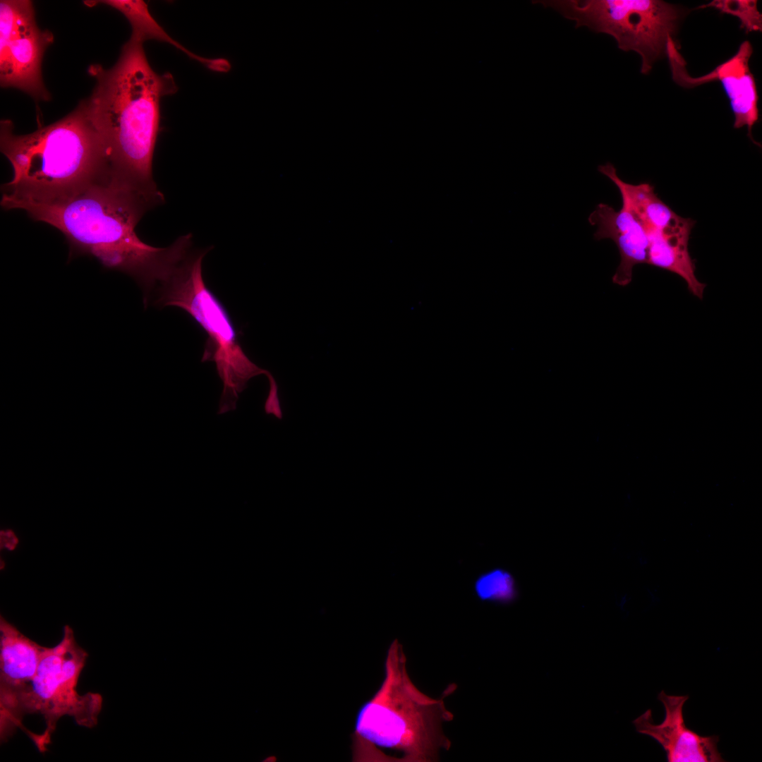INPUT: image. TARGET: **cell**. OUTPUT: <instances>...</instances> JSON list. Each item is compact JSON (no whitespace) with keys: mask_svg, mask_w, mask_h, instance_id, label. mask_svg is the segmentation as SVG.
<instances>
[{"mask_svg":"<svg viewBox=\"0 0 762 762\" xmlns=\"http://www.w3.org/2000/svg\"><path fill=\"white\" fill-rule=\"evenodd\" d=\"M87 658L77 643L73 631L66 625L61 641L48 648L40 662L30 693L24 707L25 715L40 714L44 720L42 733L33 742L44 753L51 743L60 718L68 715L80 726L92 728L98 723L103 699L98 693L78 694L76 687Z\"/></svg>","mask_w":762,"mask_h":762,"instance_id":"cell-7","label":"cell"},{"mask_svg":"<svg viewBox=\"0 0 762 762\" xmlns=\"http://www.w3.org/2000/svg\"><path fill=\"white\" fill-rule=\"evenodd\" d=\"M688 698L687 695H668L661 691L658 699L665 708L663 722L655 724L648 709L633 720L636 732L658 742L668 762L725 761L718 750V736H701L687 727L683 708Z\"/></svg>","mask_w":762,"mask_h":762,"instance_id":"cell-11","label":"cell"},{"mask_svg":"<svg viewBox=\"0 0 762 762\" xmlns=\"http://www.w3.org/2000/svg\"><path fill=\"white\" fill-rule=\"evenodd\" d=\"M83 3L89 7L104 4L121 12L131 24L132 33L130 39L133 40L143 44L150 40L164 42L174 46L205 66L210 63L209 59L195 54L173 39L152 17L147 4L143 1L92 0L84 1Z\"/></svg>","mask_w":762,"mask_h":762,"instance_id":"cell-15","label":"cell"},{"mask_svg":"<svg viewBox=\"0 0 762 762\" xmlns=\"http://www.w3.org/2000/svg\"><path fill=\"white\" fill-rule=\"evenodd\" d=\"M599 172L611 180L619 190L622 205L630 210L646 231H665L681 226L688 218L678 215L655 193L648 183L631 184L622 181L615 166L607 162L600 165Z\"/></svg>","mask_w":762,"mask_h":762,"instance_id":"cell-14","label":"cell"},{"mask_svg":"<svg viewBox=\"0 0 762 762\" xmlns=\"http://www.w3.org/2000/svg\"><path fill=\"white\" fill-rule=\"evenodd\" d=\"M575 23L595 32L607 34L622 51H634L641 59V73L647 75L653 64L667 54L682 11L660 0H537Z\"/></svg>","mask_w":762,"mask_h":762,"instance_id":"cell-6","label":"cell"},{"mask_svg":"<svg viewBox=\"0 0 762 762\" xmlns=\"http://www.w3.org/2000/svg\"><path fill=\"white\" fill-rule=\"evenodd\" d=\"M696 222L691 218L682 226L665 231H646L649 246L647 264L680 277L689 292L699 299L703 297L706 284L696 277L694 261L688 248Z\"/></svg>","mask_w":762,"mask_h":762,"instance_id":"cell-13","label":"cell"},{"mask_svg":"<svg viewBox=\"0 0 762 762\" xmlns=\"http://www.w3.org/2000/svg\"><path fill=\"white\" fill-rule=\"evenodd\" d=\"M713 7L721 13L737 17L741 28L746 32L761 31L762 15L757 8L756 0H714L709 4L699 6L698 8Z\"/></svg>","mask_w":762,"mask_h":762,"instance_id":"cell-17","label":"cell"},{"mask_svg":"<svg viewBox=\"0 0 762 762\" xmlns=\"http://www.w3.org/2000/svg\"><path fill=\"white\" fill-rule=\"evenodd\" d=\"M47 647L21 633L0 617V739L4 743L18 729L32 739L36 733L26 729L24 707L41 658Z\"/></svg>","mask_w":762,"mask_h":762,"instance_id":"cell-9","label":"cell"},{"mask_svg":"<svg viewBox=\"0 0 762 762\" xmlns=\"http://www.w3.org/2000/svg\"><path fill=\"white\" fill-rule=\"evenodd\" d=\"M54 35L37 25L29 0L0 1V83L30 95L35 101L51 98L42 78V62Z\"/></svg>","mask_w":762,"mask_h":762,"instance_id":"cell-8","label":"cell"},{"mask_svg":"<svg viewBox=\"0 0 762 762\" xmlns=\"http://www.w3.org/2000/svg\"><path fill=\"white\" fill-rule=\"evenodd\" d=\"M473 591L480 600L501 605L513 603L519 595L514 577L502 568L479 574L474 581Z\"/></svg>","mask_w":762,"mask_h":762,"instance_id":"cell-16","label":"cell"},{"mask_svg":"<svg viewBox=\"0 0 762 762\" xmlns=\"http://www.w3.org/2000/svg\"><path fill=\"white\" fill-rule=\"evenodd\" d=\"M384 669L380 687L357 712L352 761H437L440 750L451 747L442 723L452 720L454 715L444 701L457 685L449 684L439 698L419 690L408 674L406 657L397 639L387 649Z\"/></svg>","mask_w":762,"mask_h":762,"instance_id":"cell-4","label":"cell"},{"mask_svg":"<svg viewBox=\"0 0 762 762\" xmlns=\"http://www.w3.org/2000/svg\"><path fill=\"white\" fill-rule=\"evenodd\" d=\"M159 205L133 190L95 185L54 201L20 202L13 210H24L32 219L60 231L69 246V260L92 256L106 268L133 278L143 289L147 306L189 255L192 245L190 234L165 248L140 239L136 225Z\"/></svg>","mask_w":762,"mask_h":762,"instance_id":"cell-1","label":"cell"},{"mask_svg":"<svg viewBox=\"0 0 762 762\" xmlns=\"http://www.w3.org/2000/svg\"><path fill=\"white\" fill-rule=\"evenodd\" d=\"M591 225L597 226L595 240H612L619 252L620 262L612 277L613 283L628 285L635 265L647 264L649 241L647 231L634 214L624 205L616 211L612 207L598 204L588 217Z\"/></svg>","mask_w":762,"mask_h":762,"instance_id":"cell-12","label":"cell"},{"mask_svg":"<svg viewBox=\"0 0 762 762\" xmlns=\"http://www.w3.org/2000/svg\"><path fill=\"white\" fill-rule=\"evenodd\" d=\"M266 376L269 381V392L264 404L265 412L267 415H273L277 419L282 420L283 412L278 395V385L270 371Z\"/></svg>","mask_w":762,"mask_h":762,"instance_id":"cell-18","label":"cell"},{"mask_svg":"<svg viewBox=\"0 0 762 762\" xmlns=\"http://www.w3.org/2000/svg\"><path fill=\"white\" fill-rule=\"evenodd\" d=\"M87 73L95 84L83 102L103 143L110 185L164 202L152 177V159L161 99L178 90L174 76L156 73L143 44L131 39L111 68L92 64Z\"/></svg>","mask_w":762,"mask_h":762,"instance_id":"cell-2","label":"cell"},{"mask_svg":"<svg viewBox=\"0 0 762 762\" xmlns=\"http://www.w3.org/2000/svg\"><path fill=\"white\" fill-rule=\"evenodd\" d=\"M0 149L13 169L11 179L1 186V206L5 210L109 185L103 143L83 99L62 119L30 133L16 134L11 120H1Z\"/></svg>","mask_w":762,"mask_h":762,"instance_id":"cell-3","label":"cell"},{"mask_svg":"<svg viewBox=\"0 0 762 762\" xmlns=\"http://www.w3.org/2000/svg\"><path fill=\"white\" fill-rule=\"evenodd\" d=\"M753 47L749 41H744L736 54L718 65L708 74L691 78L686 74L684 63L677 51L668 54L674 80L686 87H694L714 80L720 82L734 114V128L746 126L750 139L752 128L758 120V95L749 61Z\"/></svg>","mask_w":762,"mask_h":762,"instance_id":"cell-10","label":"cell"},{"mask_svg":"<svg viewBox=\"0 0 762 762\" xmlns=\"http://www.w3.org/2000/svg\"><path fill=\"white\" fill-rule=\"evenodd\" d=\"M207 251L190 253L170 279L153 295L159 306H176L189 313L207 334L202 362L212 361L223 384L219 415L234 411L238 394L253 377L268 370L255 364L244 353L232 322L202 276Z\"/></svg>","mask_w":762,"mask_h":762,"instance_id":"cell-5","label":"cell"}]
</instances>
